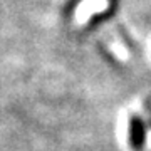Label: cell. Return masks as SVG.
<instances>
[{
  "instance_id": "obj_1",
  "label": "cell",
  "mask_w": 151,
  "mask_h": 151,
  "mask_svg": "<svg viewBox=\"0 0 151 151\" xmlns=\"http://www.w3.org/2000/svg\"><path fill=\"white\" fill-rule=\"evenodd\" d=\"M129 139H131V146L134 150H141L143 145L146 141V128L145 123L141 121L138 116L131 118V124H129Z\"/></svg>"
}]
</instances>
